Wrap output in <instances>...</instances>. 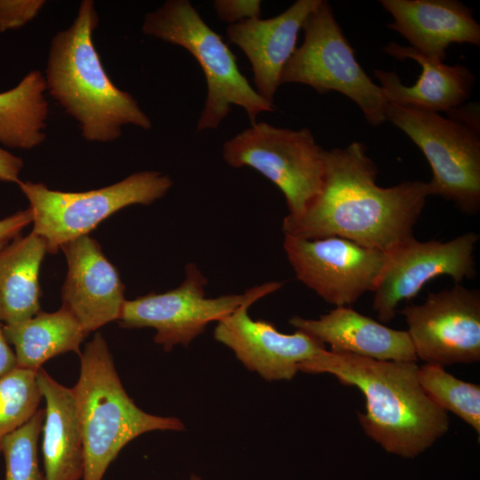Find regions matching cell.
<instances>
[{"mask_svg":"<svg viewBox=\"0 0 480 480\" xmlns=\"http://www.w3.org/2000/svg\"><path fill=\"white\" fill-rule=\"evenodd\" d=\"M185 279L177 288L163 293L151 292L124 301L119 325L123 328H154V341L170 352L176 345L188 347L202 334L209 323L223 319L254 296L265 297L283 286L267 282L242 294L207 298V278L195 263L185 268Z\"/></svg>","mask_w":480,"mask_h":480,"instance_id":"cell-10","label":"cell"},{"mask_svg":"<svg viewBox=\"0 0 480 480\" xmlns=\"http://www.w3.org/2000/svg\"><path fill=\"white\" fill-rule=\"evenodd\" d=\"M23 167V161L7 150L0 148V180L19 183L20 172Z\"/></svg>","mask_w":480,"mask_h":480,"instance_id":"cell-30","label":"cell"},{"mask_svg":"<svg viewBox=\"0 0 480 480\" xmlns=\"http://www.w3.org/2000/svg\"><path fill=\"white\" fill-rule=\"evenodd\" d=\"M319 0H297L277 16L253 19L228 25V40L248 58L256 92L270 104L280 84L283 69L296 49V42L308 15Z\"/></svg>","mask_w":480,"mask_h":480,"instance_id":"cell-16","label":"cell"},{"mask_svg":"<svg viewBox=\"0 0 480 480\" xmlns=\"http://www.w3.org/2000/svg\"><path fill=\"white\" fill-rule=\"evenodd\" d=\"M46 253L44 240L33 231L0 249V321L4 324L41 311L39 272Z\"/></svg>","mask_w":480,"mask_h":480,"instance_id":"cell-21","label":"cell"},{"mask_svg":"<svg viewBox=\"0 0 480 480\" xmlns=\"http://www.w3.org/2000/svg\"><path fill=\"white\" fill-rule=\"evenodd\" d=\"M479 235L468 232L448 242L415 237L388 252L373 291L372 308L380 321L394 319L398 304L413 299L431 279L450 276L456 284L476 276L473 252Z\"/></svg>","mask_w":480,"mask_h":480,"instance_id":"cell-13","label":"cell"},{"mask_svg":"<svg viewBox=\"0 0 480 480\" xmlns=\"http://www.w3.org/2000/svg\"><path fill=\"white\" fill-rule=\"evenodd\" d=\"M33 213L32 231L41 236L47 253L55 254L76 238L89 235L100 222L121 209L149 205L162 198L172 180L156 171L132 173L108 187L84 192L50 189L41 182L20 181Z\"/></svg>","mask_w":480,"mask_h":480,"instance_id":"cell-6","label":"cell"},{"mask_svg":"<svg viewBox=\"0 0 480 480\" xmlns=\"http://www.w3.org/2000/svg\"><path fill=\"white\" fill-rule=\"evenodd\" d=\"M323 158L320 192L300 216L284 218V235L310 240L339 236L385 252L414 237L413 228L430 196L428 182L380 187L378 168L358 141L324 149Z\"/></svg>","mask_w":480,"mask_h":480,"instance_id":"cell-1","label":"cell"},{"mask_svg":"<svg viewBox=\"0 0 480 480\" xmlns=\"http://www.w3.org/2000/svg\"><path fill=\"white\" fill-rule=\"evenodd\" d=\"M143 34L187 50L201 67L207 84L196 132L217 129L231 105L244 108L251 124L262 112L275 111L240 72L236 57L188 0H168L146 13Z\"/></svg>","mask_w":480,"mask_h":480,"instance_id":"cell-5","label":"cell"},{"mask_svg":"<svg viewBox=\"0 0 480 480\" xmlns=\"http://www.w3.org/2000/svg\"><path fill=\"white\" fill-rule=\"evenodd\" d=\"M394 21L388 27L405 37L425 57L443 62L453 43L480 44V25L473 11L456 0H380Z\"/></svg>","mask_w":480,"mask_h":480,"instance_id":"cell-17","label":"cell"},{"mask_svg":"<svg viewBox=\"0 0 480 480\" xmlns=\"http://www.w3.org/2000/svg\"><path fill=\"white\" fill-rule=\"evenodd\" d=\"M261 298L249 299L217 322L213 336L248 370L266 380H292L299 371L298 365L326 349L325 344L300 330L285 334L269 322L252 320L248 309Z\"/></svg>","mask_w":480,"mask_h":480,"instance_id":"cell-14","label":"cell"},{"mask_svg":"<svg viewBox=\"0 0 480 480\" xmlns=\"http://www.w3.org/2000/svg\"><path fill=\"white\" fill-rule=\"evenodd\" d=\"M99 23L94 2H81L77 15L52 39L45 69L49 93L79 124L89 141L111 142L122 126L150 129L149 117L137 100L117 88L108 76L94 46Z\"/></svg>","mask_w":480,"mask_h":480,"instance_id":"cell-3","label":"cell"},{"mask_svg":"<svg viewBox=\"0 0 480 480\" xmlns=\"http://www.w3.org/2000/svg\"><path fill=\"white\" fill-rule=\"evenodd\" d=\"M32 221L33 213L29 207L0 220V249L20 236V232Z\"/></svg>","mask_w":480,"mask_h":480,"instance_id":"cell-29","label":"cell"},{"mask_svg":"<svg viewBox=\"0 0 480 480\" xmlns=\"http://www.w3.org/2000/svg\"><path fill=\"white\" fill-rule=\"evenodd\" d=\"M37 381L45 400L42 452L44 480H82L84 452L72 388L40 368Z\"/></svg>","mask_w":480,"mask_h":480,"instance_id":"cell-20","label":"cell"},{"mask_svg":"<svg viewBox=\"0 0 480 480\" xmlns=\"http://www.w3.org/2000/svg\"><path fill=\"white\" fill-rule=\"evenodd\" d=\"M323 153L309 129L279 128L265 122L251 124L222 148L229 166L251 167L273 182L284 194L291 217L300 216L320 192Z\"/></svg>","mask_w":480,"mask_h":480,"instance_id":"cell-8","label":"cell"},{"mask_svg":"<svg viewBox=\"0 0 480 480\" xmlns=\"http://www.w3.org/2000/svg\"><path fill=\"white\" fill-rule=\"evenodd\" d=\"M386 120L422 151L432 169L430 196L452 201L462 212L480 210L479 132L439 113L388 103Z\"/></svg>","mask_w":480,"mask_h":480,"instance_id":"cell-9","label":"cell"},{"mask_svg":"<svg viewBox=\"0 0 480 480\" xmlns=\"http://www.w3.org/2000/svg\"><path fill=\"white\" fill-rule=\"evenodd\" d=\"M44 420V409H39L27 423L4 438L1 452L5 460V480H44L37 458Z\"/></svg>","mask_w":480,"mask_h":480,"instance_id":"cell-26","label":"cell"},{"mask_svg":"<svg viewBox=\"0 0 480 480\" xmlns=\"http://www.w3.org/2000/svg\"><path fill=\"white\" fill-rule=\"evenodd\" d=\"M383 51L399 60L417 61L422 72L412 86L404 85L395 71L374 69L388 103L424 111L447 112L468 100L476 77L465 66L434 61L411 46L390 42Z\"/></svg>","mask_w":480,"mask_h":480,"instance_id":"cell-18","label":"cell"},{"mask_svg":"<svg viewBox=\"0 0 480 480\" xmlns=\"http://www.w3.org/2000/svg\"><path fill=\"white\" fill-rule=\"evenodd\" d=\"M45 90L44 76L40 71L32 70L17 86L0 93V144L31 149L45 140Z\"/></svg>","mask_w":480,"mask_h":480,"instance_id":"cell-23","label":"cell"},{"mask_svg":"<svg viewBox=\"0 0 480 480\" xmlns=\"http://www.w3.org/2000/svg\"><path fill=\"white\" fill-rule=\"evenodd\" d=\"M218 19L228 25L260 18V0H215L212 3Z\"/></svg>","mask_w":480,"mask_h":480,"instance_id":"cell-28","label":"cell"},{"mask_svg":"<svg viewBox=\"0 0 480 480\" xmlns=\"http://www.w3.org/2000/svg\"><path fill=\"white\" fill-rule=\"evenodd\" d=\"M283 247L296 277L336 307L356 302L373 292L388 253L348 239H304L284 235Z\"/></svg>","mask_w":480,"mask_h":480,"instance_id":"cell-11","label":"cell"},{"mask_svg":"<svg viewBox=\"0 0 480 480\" xmlns=\"http://www.w3.org/2000/svg\"><path fill=\"white\" fill-rule=\"evenodd\" d=\"M79 357V377L72 390L84 452L82 480H102L120 451L142 434L185 429L178 418L154 415L136 405L125 391L100 332Z\"/></svg>","mask_w":480,"mask_h":480,"instance_id":"cell-4","label":"cell"},{"mask_svg":"<svg viewBox=\"0 0 480 480\" xmlns=\"http://www.w3.org/2000/svg\"><path fill=\"white\" fill-rule=\"evenodd\" d=\"M36 372L16 367L0 376V452L4 438L39 410L44 397Z\"/></svg>","mask_w":480,"mask_h":480,"instance_id":"cell-25","label":"cell"},{"mask_svg":"<svg viewBox=\"0 0 480 480\" xmlns=\"http://www.w3.org/2000/svg\"><path fill=\"white\" fill-rule=\"evenodd\" d=\"M302 29L304 41L285 64L280 84H302L320 94L339 92L360 108L371 125L386 122L383 92L357 62L328 1L319 0Z\"/></svg>","mask_w":480,"mask_h":480,"instance_id":"cell-7","label":"cell"},{"mask_svg":"<svg viewBox=\"0 0 480 480\" xmlns=\"http://www.w3.org/2000/svg\"><path fill=\"white\" fill-rule=\"evenodd\" d=\"M60 250L68 265L61 306L76 316L87 334L117 321L126 300L125 287L100 244L86 235L64 244Z\"/></svg>","mask_w":480,"mask_h":480,"instance_id":"cell-15","label":"cell"},{"mask_svg":"<svg viewBox=\"0 0 480 480\" xmlns=\"http://www.w3.org/2000/svg\"><path fill=\"white\" fill-rule=\"evenodd\" d=\"M44 4V0H0V32L26 25Z\"/></svg>","mask_w":480,"mask_h":480,"instance_id":"cell-27","label":"cell"},{"mask_svg":"<svg viewBox=\"0 0 480 480\" xmlns=\"http://www.w3.org/2000/svg\"><path fill=\"white\" fill-rule=\"evenodd\" d=\"M417 359L443 367L480 361V292L456 284L401 311Z\"/></svg>","mask_w":480,"mask_h":480,"instance_id":"cell-12","label":"cell"},{"mask_svg":"<svg viewBox=\"0 0 480 480\" xmlns=\"http://www.w3.org/2000/svg\"><path fill=\"white\" fill-rule=\"evenodd\" d=\"M449 118L457 121L470 129L479 132V108L478 104L470 103L460 105L446 112Z\"/></svg>","mask_w":480,"mask_h":480,"instance_id":"cell-31","label":"cell"},{"mask_svg":"<svg viewBox=\"0 0 480 480\" xmlns=\"http://www.w3.org/2000/svg\"><path fill=\"white\" fill-rule=\"evenodd\" d=\"M16 368L14 351L7 342L0 321V376Z\"/></svg>","mask_w":480,"mask_h":480,"instance_id":"cell-32","label":"cell"},{"mask_svg":"<svg viewBox=\"0 0 480 480\" xmlns=\"http://www.w3.org/2000/svg\"><path fill=\"white\" fill-rule=\"evenodd\" d=\"M289 323L331 349L384 361L417 362L407 331L394 330L346 306L317 319L295 316Z\"/></svg>","mask_w":480,"mask_h":480,"instance_id":"cell-19","label":"cell"},{"mask_svg":"<svg viewBox=\"0 0 480 480\" xmlns=\"http://www.w3.org/2000/svg\"><path fill=\"white\" fill-rule=\"evenodd\" d=\"M418 380L428 397L444 412H451L480 434V386L456 378L438 364L418 368Z\"/></svg>","mask_w":480,"mask_h":480,"instance_id":"cell-24","label":"cell"},{"mask_svg":"<svg viewBox=\"0 0 480 480\" xmlns=\"http://www.w3.org/2000/svg\"><path fill=\"white\" fill-rule=\"evenodd\" d=\"M416 362L384 361L324 349L300 363L307 373H329L364 396L365 412H358L364 433L386 452L414 458L449 429L446 412L425 393Z\"/></svg>","mask_w":480,"mask_h":480,"instance_id":"cell-2","label":"cell"},{"mask_svg":"<svg viewBox=\"0 0 480 480\" xmlns=\"http://www.w3.org/2000/svg\"><path fill=\"white\" fill-rule=\"evenodd\" d=\"M9 345L14 348L16 367L37 372L51 358L68 353L81 354L87 333L65 307L40 311L20 323L3 325Z\"/></svg>","mask_w":480,"mask_h":480,"instance_id":"cell-22","label":"cell"}]
</instances>
